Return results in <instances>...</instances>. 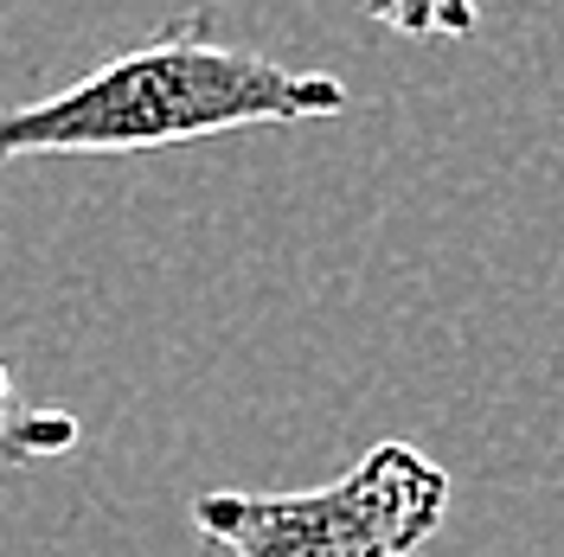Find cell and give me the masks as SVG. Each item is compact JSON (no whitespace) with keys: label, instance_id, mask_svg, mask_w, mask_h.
Here are the masks:
<instances>
[{"label":"cell","instance_id":"6da1fadb","mask_svg":"<svg viewBox=\"0 0 564 557\" xmlns=\"http://www.w3.org/2000/svg\"><path fill=\"white\" fill-rule=\"evenodd\" d=\"M340 109H347L340 77L289 70L263 52L218 45L206 33V13H186L84 70L70 90L0 109V167L39 154H154L231 129L315 122Z\"/></svg>","mask_w":564,"mask_h":557},{"label":"cell","instance_id":"277c9868","mask_svg":"<svg viewBox=\"0 0 564 557\" xmlns=\"http://www.w3.org/2000/svg\"><path fill=\"white\" fill-rule=\"evenodd\" d=\"M366 20H379L404 39H468L475 33V0H359Z\"/></svg>","mask_w":564,"mask_h":557},{"label":"cell","instance_id":"3957f363","mask_svg":"<svg viewBox=\"0 0 564 557\" xmlns=\"http://www.w3.org/2000/svg\"><path fill=\"white\" fill-rule=\"evenodd\" d=\"M77 449V417L65 411H39L13 379V365L0 359V461H52V455Z\"/></svg>","mask_w":564,"mask_h":557},{"label":"cell","instance_id":"7a4b0ae2","mask_svg":"<svg viewBox=\"0 0 564 557\" xmlns=\"http://www.w3.org/2000/svg\"><path fill=\"white\" fill-rule=\"evenodd\" d=\"M449 513V474L411 443H379L340 481L302 493H199V538L231 557H411Z\"/></svg>","mask_w":564,"mask_h":557}]
</instances>
